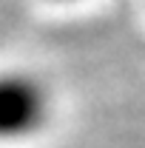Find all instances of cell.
Instances as JSON below:
<instances>
[{
    "label": "cell",
    "instance_id": "1",
    "mask_svg": "<svg viewBox=\"0 0 145 148\" xmlns=\"http://www.w3.org/2000/svg\"><path fill=\"white\" fill-rule=\"evenodd\" d=\"M46 117V94L29 77H0V137H23Z\"/></svg>",
    "mask_w": 145,
    "mask_h": 148
}]
</instances>
